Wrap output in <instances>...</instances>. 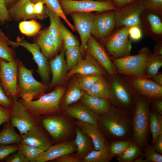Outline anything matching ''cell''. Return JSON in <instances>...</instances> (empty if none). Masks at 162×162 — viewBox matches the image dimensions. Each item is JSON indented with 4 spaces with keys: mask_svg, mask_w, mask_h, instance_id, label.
I'll return each mask as SVG.
<instances>
[{
    "mask_svg": "<svg viewBox=\"0 0 162 162\" xmlns=\"http://www.w3.org/2000/svg\"><path fill=\"white\" fill-rule=\"evenodd\" d=\"M99 128H101L112 142L132 140L131 112L112 106L103 114L98 116Z\"/></svg>",
    "mask_w": 162,
    "mask_h": 162,
    "instance_id": "1",
    "label": "cell"
},
{
    "mask_svg": "<svg viewBox=\"0 0 162 162\" xmlns=\"http://www.w3.org/2000/svg\"><path fill=\"white\" fill-rule=\"evenodd\" d=\"M109 82L111 105L122 110L131 111L140 94L130 85L124 77L117 73L110 76Z\"/></svg>",
    "mask_w": 162,
    "mask_h": 162,
    "instance_id": "2",
    "label": "cell"
},
{
    "mask_svg": "<svg viewBox=\"0 0 162 162\" xmlns=\"http://www.w3.org/2000/svg\"><path fill=\"white\" fill-rule=\"evenodd\" d=\"M150 110L149 100L140 95L131 111L132 139L134 143L141 148L148 143Z\"/></svg>",
    "mask_w": 162,
    "mask_h": 162,
    "instance_id": "3",
    "label": "cell"
},
{
    "mask_svg": "<svg viewBox=\"0 0 162 162\" xmlns=\"http://www.w3.org/2000/svg\"><path fill=\"white\" fill-rule=\"evenodd\" d=\"M17 59L18 98L25 102L38 99L44 94L48 85L37 80L34 77L33 70L27 68Z\"/></svg>",
    "mask_w": 162,
    "mask_h": 162,
    "instance_id": "4",
    "label": "cell"
},
{
    "mask_svg": "<svg viewBox=\"0 0 162 162\" xmlns=\"http://www.w3.org/2000/svg\"><path fill=\"white\" fill-rule=\"evenodd\" d=\"M64 92L63 87L58 86L35 100L28 102L18 100L33 117L37 118L42 115L52 114L58 111Z\"/></svg>",
    "mask_w": 162,
    "mask_h": 162,
    "instance_id": "5",
    "label": "cell"
},
{
    "mask_svg": "<svg viewBox=\"0 0 162 162\" xmlns=\"http://www.w3.org/2000/svg\"><path fill=\"white\" fill-rule=\"evenodd\" d=\"M149 53L148 50L144 48L136 55L112 59V61L117 73L124 76L146 77V65Z\"/></svg>",
    "mask_w": 162,
    "mask_h": 162,
    "instance_id": "6",
    "label": "cell"
},
{
    "mask_svg": "<svg viewBox=\"0 0 162 162\" xmlns=\"http://www.w3.org/2000/svg\"><path fill=\"white\" fill-rule=\"evenodd\" d=\"M65 14L74 12L90 13L115 10L116 8L110 1L92 0H59Z\"/></svg>",
    "mask_w": 162,
    "mask_h": 162,
    "instance_id": "7",
    "label": "cell"
},
{
    "mask_svg": "<svg viewBox=\"0 0 162 162\" xmlns=\"http://www.w3.org/2000/svg\"><path fill=\"white\" fill-rule=\"evenodd\" d=\"M0 83L10 98L18 99L17 59L7 62L0 58Z\"/></svg>",
    "mask_w": 162,
    "mask_h": 162,
    "instance_id": "8",
    "label": "cell"
},
{
    "mask_svg": "<svg viewBox=\"0 0 162 162\" xmlns=\"http://www.w3.org/2000/svg\"><path fill=\"white\" fill-rule=\"evenodd\" d=\"M9 45L21 46L28 50L32 54L33 59L38 66L37 72L40 76L41 82L48 85L50 82V71L48 59L41 52L36 43H30L24 39H18L16 42L10 40Z\"/></svg>",
    "mask_w": 162,
    "mask_h": 162,
    "instance_id": "9",
    "label": "cell"
},
{
    "mask_svg": "<svg viewBox=\"0 0 162 162\" xmlns=\"http://www.w3.org/2000/svg\"><path fill=\"white\" fill-rule=\"evenodd\" d=\"M130 85L141 95L148 98L150 101L162 99V86L147 77L124 76Z\"/></svg>",
    "mask_w": 162,
    "mask_h": 162,
    "instance_id": "10",
    "label": "cell"
},
{
    "mask_svg": "<svg viewBox=\"0 0 162 162\" xmlns=\"http://www.w3.org/2000/svg\"><path fill=\"white\" fill-rule=\"evenodd\" d=\"M129 28L124 26L114 33L108 40L106 48L113 59L130 55L132 45L128 39Z\"/></svg>",
    "mask_w": 162,
    "mask_h": 162,
    "instance_id": "11",
    "label": "cell"
},
{
    "mask_svg": "<svg viewBox=\"0 0 162 162\" xmlns=\"http://www.w3.org/2000/svg\"><path fill=\"white\" fill-rule=\"evenodd\" d=\"M13 106L9 121L18 129L21 135L27 132L37 124L35 118L26 110L17 99L12 100Z\"/></svg>",
    "mask_w": 162,
    "mask_h": 162,
    "instance_id": "12",
    "label": "cell"
},
{
    "mask_svg": "<svg viewBox=\"0 0 162 162\" xmlns=\"http://www.w3.org/2000/svg\"><path fill=\"white\" fill-rule=\"evenodd\" d=\"M145 9L141 2L123 7L115 14V27H139L140 24V15Z\"/></svg>",
    "mask_w": 162,
    "mask_h": 162,
    "instance_id": "13",
    "label": "cell"
},
{
    "mask_svg": "<svg viewBox=\"0 0 162 162\" xmlns=\"http://www.w3.org/2000/svg\"><path fill=\"white\" fill-rule=\"evenodd\" d=\"M74 24V27L80 37V46L82 55L87 49V41L91 36L94 16L90 13L74 12L70 14Z\"/></svg>",
    "mask_w": 162,
    "mask_h": 162,
    "instance_id": "14",
    "label": "cell"
},
{
    "mask_svg": "<svg viewBox=\"0 0 162 162\" xmlns=\"http://www.w3.org/2000/svg\"><path fill=\"white\" fill-rule=\"evenodd\" d=\"M86 50L88 53L99 63L109 76L117 74L116 68L106 51L91 36L87 41Z\"/></svg>",
    "mask_w": 162,
    "mask_h": 162,
    "instance_id": "15",
    "label": "cell"
},
{
    "mask_svg": "<svg viewBox=\"0 0 162 162\" xmlns=\"http://www.w3.org/2000/svg\"><path fill=\"white\" fill-rule=\"evenodd\" d=\"M69 71L66 75V80L76 74L80 75L96 74L103 76L107 73L103 67L88 53L84 59H82L75 67Z\"/></svg>",
    "mask_w": 162,
    "mask_h": 162,
    "instance_id": "16",
    "label": "cell"
},
{
    "mask_svg": "<svg viewBox=\"0 0 162 162\" xmlns=\"http://www.w3.org/2000/svg\"><path fill=\"white\" fill-rule=\"evenodd\" d=\"M21 135V140L20 143L37 147L45 151L51 145L49 139L38 124L26 133Z\"/></svg>",
    "mask_w": 162,
    "mask_h": 162,
    "instance_id": "17",
    "label": "cell"
},
{
    "mask_svg": "<svg viewBox=\"0 0 162 162\" xmlns=\"http://www.w3.org/2000/svg\"><path fill=\"white\" fill-rule=\"evenodd\" d=\"M52 78L48 85L49 88L62 84L65 79L67 67L63 50L51 59L49 62Z\"/></svg>",
    "mask_w": 162,
    "mask_h": 162,
    "instance_id": "18",
    "label": "cell"
},
{
    "mask_svg": "<svg viewBox=\"0 0 162 162\" xmlns=\"http://www.w3.org/2000/svg\"><path fill=\"white\" fill-rule=\"evenodd\" d=\"M42 123L50 136L56 139L65 136L70 130L68 123L59 116H51L46 117L42 119Z\"/></svg>",
    "mask_w": 162,
    "mask_h": 162,
    "instance_id": "19",
    "label": "cell"
},
{
    "mask_svg": "<svg viewBox=\"0 0 162 162\" xmlns=\"http://www.w3.org/2000/svg\"><path fill=\"white\" fill-rule=\"evenodd\" d=\"M75 150L74 144L69 142L51 145L40 154L37 162H45L55 160L63 155L71 154Z\"/></svg>",
    "mask_w": 162,
    "mask_h": 162,
    "instance_id": "20",
    "label": "cell"
},
{
    "mask_svg": "<svg viewBox=\"0 0 162 162\" xmlns=\"http://www.w3.org/2000/svg\"><path fill=\"white\" fill-rule=\"evenodd\" d=\"M78 125L91 138L94 150L107 149L105 137L98 128L90 124L78 120Z\"/></svg>",
    "mask_w": 162,
    "mask_h": 162,
    "instance_id": "21",
    "label": "cell"
},
{
    "mask_svg": "<svg viewBox=\"0 0 162 162\" xmlns=\"http://www.w3.org/2000/svg\"><path fill=\"white\" fill-rule=\"evenodd\" d=\"M84 106L98 116L106 112L112 106L109 100L100 98L83 93L82 97Z\"/></svg>",
    "mask_w": 162,
    "mask_h": 162,
    "instance_id": "22",
    "label": "cell"
},
{
    "mask_svg": "<svg viewBox=\"0 0 162 162\" xmlns=\"http://www.w3.org/2000/svg\"><path fill=\"white\" fill-rule=\"evenodd\" d=\"M66 113L70 116L99 128L98 121V116L85 106L76 105L69 107L67 109Z\"/></svg>",
    "mask_w": 162,
    "mask_h": 162,
    "instance_id": "23",
    "label": "cell"
},
{
    "mask_svg": "<svg viewBox=\"0 0 162 162\" xmlns=\"http://www.w3.org/2000/svg\"><path fill=\"white\" fill-rule=\"evenodd\" d=\"M41 52L48 59H52L58 50L49 31L48 28L43 31L36 43Z\"/></svg>",
    "mask_w": 162,
    "mask_h": 162,
    "instance_id": "24",
    "label": "cell"
},
{
    "mask_svg": "<svg viewBox=\"0 0 162 162\" xmlns=\"http://www.w3.org/2000/svg\"><path fill=\"white\" fill-rule=\"evenodd\" d=\"M44 12L49 17L50 24L48 28L49 32L58 50L63 41L62 35L61 23L59 17L46 6Z\"/></svg>",
    "mask_w": 162,
    "mask_h": 162,
    "instance_id": "25",
    "label": "cell"
},
{
    "mask_svg": "<svg viewBox=\"0 0 162 162\" xmlns=\"http://www.w3.org/2000/svg\"><path fill=\"white\" fill-rule=\"evenodd\" d=\"M0 131V144L9 145L20 143L21 135L18 134L9 120L5 122Z\"/></svg>",
    "mask_w": 162,
    "mask_h": 162,
    "instance_id": "26",
    "label": "cell"
},
{
    "mask_svg": "<svg viewBox=\"0 0 162 162\" xmlns=\"http://www.w3.org/2000/svg\"><path fill=\"white\" fill-rule=\"evenodd\" d=\"M103 76L86 92L90 95L109 100L110 97L109 82Z\"/></svg>",
    "mask_w": 162,
    "mask_h": 162,
    "instance_id": "27",
    "label": "cell"
},
{
    "mask_svg": "<svg viewBox=\"0 0 162 162\" xmlns=\"http://www.w3.org/2000/svg\"><path fill=\"white\" fill-rule=\"evenodd\" d=\"M110 33L107 23L105 20L104 14L94 16L91 34L99 38H103Z\"/></svg>",
    "mask_w": 162,
    "mask_h": 162,
    "instance_id": "28",
    "label": "cell"
},
{
    "mask_svg": "<svg viewBox=\"0 0 162 162\" xmlns=\"http://www.w3.org/2000/svg\"><path fill=\"white\" fill-rule=\"evenodd\" d=\"M149 126L152 134L153 145L157 137L162 134V116L152 109L150 111Z\"/></svg>",
    "mask_w": 162,
    "mask_h": 162,
    "instance_id": "29",
    "label": "cell"
},
{
    "mask_svg": "<svg viewBox=\"0 0 162 162\" xmlns=\"http://www.w3.org/2000/svg\"><path fill=\"white\" fill-rule=\"evenodd\" d=\"M162 66V56L149 53L146 65V76L148 78L152 79L158 72Z\"/></svg>",
    "mask_w": 162,
    "mask_h": 162,
    "instance_id": "30",
    "label": "cell"
},
{
    "mask_svg": "<svg viewBox=\"0 0 162 162\" xmlns=\"http://www.w3.org/2000/svg\"><path fill=\"white\" fill-rule=\"evenodd\" d=\"M10 40L0 29V58L7 62L16 59L14 50L9 46Z\"/></svg>",
    "mask_w": 162,
    "mask_h": 162,
    "instance_id": "31",
    "label": "cell"
},
{
    "mask_svg": "<svg viewBox=\"0 0 162 162\" xmlns=\"http://www.w3.org/2000/svg\"><path fill=\"white\" fill-rule=\"evenodd\" d=\"M33 2L40 1L45 4L47 8L53 12L59 17L62 18L68 25L70 28L75 31L74 26L72 24L66 17L59 0H31Z\"/></svg>",
    "mask_w": 162,
    "mask_h": 162,
    "instance_id": "32",
    "label": "cell"
},
{
    "mask_svg": "<svg viewBox=\"0 0 162 162\" xmlns=\"http://www.w3.org/2000/svg\"><path fill=\"white\" fill-rule=\"evenodd\" d=\"M65 55L68 70H70L82 59L80 46H76L66 49Z\"/></svg>",
    "mask_w": 162,
    "mask_h": 162,
    "instance_id": "33",
    "label": "cell"
},
{
    "mask_svg": "<svg viewBox=\"0 0 162 162\" xmlns=\"http://www.w3.org/2000/svg\"><path fill=\"white\" fill-rule=\"evenodd\" d=\"M115 156L110 154L107 149L93 150L86 156L84 162H109Z\"/></svg>",
    "mask_w": 162,
    "mask_h": 162,
    "instance_id": "34",
    "label": "cell"
},
{
    "mask_svg": "<svg viewBox=\"0 0 162 162\" xmlns=\"http://www.w3.org/2000/svg\"><path fill=\"white\" fill-rule=\"evenodd\" d=\"M141 148L134 143L120 154L116 156L119 162H133L138 157L143 154Z\"/></svg>",
    "mask_w": 162,
    "mask_h": 162,
    "instance_id": "35",
    "label": "cell"
},
{
    "mask_svg": "<svg viewBox=\"0 0 162 162\" xmlns=\"http://www.w3.org/2000/svg\"><path fill=\"white\" fill-rule=\"evenodd\" d=\"M19 29L22 34L28 36H32L37 34L40 31L41 26L34 20L23 21L19 25Z\"/></svg>",
    "mask_w": 162,
    "mask_h": 162,
    "instance_id": "36",
    "label": "cell"
},
{
    "mask_svg": "<svg viewBox=\"0 0 162 162\" xmlns=\"http://www.w3.org/2000/svg\"><path fill=\"white\" fill-rule=\"evenodd\" d=\"M18 150L30 162H37L39 155L45 151L37 147L22 143L19 144Z\"/></svg>",
    "mask_w": 162,
    "mask_h": 162,
    "instance_id": "37",
    "label": "cell"
},
{
    "mask_svg": "<svg viewBox=\"0 0 162 162\" xmlns=\"http://www.w3.org/2000/svg\"><path fill=\"white\" fill-rule=\"evenodd\" d=\"M134 143L132 139L112 141L109 146H107V150L110 154L116 157L123 152Z\"/></svg>",
    "mask_w": 162,
    "mask_h": 162,
    "instance_id": "38",
    "label": "cell"
},
{
    "mask_svg": "<svg viewBox=\"0 0 162 162\" xmlns=\"http://www.w3.org/2000/svg\"><path fill=\"white\" fill-rule=\"evenodd\" d=\"M81 90L76 81L72 85L66 94L64 100V104L67 106L70 105L82 98L83 93Z\"/></svg>",
    "mask_w": 162,
    "mask_h": 162,
    "instance_id": "39",
    "label": "cell"
},
{
    "mask_svg": "<svg viewBox=\"0 0 162 162\" xmlns=\"http://www.w3.org/2000/svg\"><path fill=\"white\" fill-rule=\"evenodd\" d=\"M102 76L96 74L80 75L77 82L80 88L86 92Z\"/></svg>",
    "mask_w": 162,
    "mask_h": 162,
    "instance_id": "40",
    "label": "cell"
},
{
    "mask_svg": "<svg viewBox=\"0 0 162 162\" xmlns=\"http://www.w3.org/2000/svg\"><path fill=\"white\" fill-rule=\"evenodd\" d=\"M34 4L31 0L26 2L20 8L16 18L24 20L37 18L34 12Z\"/></svg>",
    "mask_w": 162,
    "mask_h": 162,
    "instance_id": "41",
    "label": "cell"
},
{
    "mask_svg": "<svg viewBox=\"0 0 162 162\" xmlns=\"http://www.w3.org/2000/svg\"><path fill=\"white\" fill-rule=\"evenodd\" d=\"M63 40L65 49L73 46H79L80 43L76 37L62 23L61 25Z\"/></svg>",
    "mask_w": 162,
    "mask_h": 162,
    "instance_id": "42",
    "label": "cell"
},
{
    "mask_svg": "<svg viewBox=\"0 0 162 162\" xmlns=\"http://www.w3.org/2000/svg\"><path fill=\"white\" fill-rule=\"evenodd\" d=\"M76 136L75 143L77 150V154H82L85 153L88 150V143L86 136L78 129L76 130Z\"/></svg>",
    "mask_w": 162,
    "mask_h": 162,
    "instance_id": "43",
    "label": "cell"
},
{
    "mask_svg": "<svg viewBox=\"0 0 162 162\" xmlns=\"http://www.w3.org/2000/svg\"><path fill=\"white\" fill-rule=\"evenodd\" d=\"M145 162H162V155L156 151L152 146L147 144L143 147Z\"/></svg>",
    "mask_w": 162,
    "mask_h": 162,
    "instance_id": "44",
    "label": "cell"
},
{
    "mask_svg": "<svg viewBox=\"0 0 162 162\" xmlns=\"http://www.w3.org/2000/svg\"><path fill=\"white\" fill-rule=\"evenodd\" d=\"M147 18L153 32L157 34H161L162 23L159 17L156 14H150L148 15Z\"/></svg>",
    "mask_w": 162,
    "mask_h": 162,
    "instance_id": "45",
    "label": "cell"
},
{
    "mask_svg": "<svg viewBox=\"0 0 162 162\" xmlns=\"http://www.w3.org/2000/svg\"><path fill=\"white\" fill-rule=\"evenodd\" d=\"M19 149L18 144H0V160L5 159Z\"/></svg>",
    "mask_w": 162,
    "mask_h": 162,
    "instance_id": "46",
    "label": "cell"
},
{
    "mask_svg": "<svg viewBox=\"0 0 162 162\" xmlns=\"http://www.w3.org/2000/svg\"><path fill=\"white\" fill-rule=\"evenodd\" d=\"M5 159L6 162H29L27 158L19 150L11 154Z\"/></svg>",
    "mask_w": 162,
    "mask_h": 162,
    "instance_id": "47",
    "label": "cell"
},
{
    "mask_svg": "<svg viewBox=\"0 0 162 162\" xmlns=\"http://www.w3.org/2000/svg\"><path fill=\"white\" fill-rule=\"evenodd\" d=\"M8 9L4 0H0V24L10 20Z\"/></svg>",
    "mask_w": 162,
    "mask_h": 162,
    "instance_id": "48",
    "label": "cell"
},
{
    "mask_svg": "<svg viewBox=\"0 0 162 162\" xmlns=\"http://www.w3.org/2000/svg\"><path fill=\"white\" fill-rule=\"evenodd\" d=\"M0 105L11 109L13 106L12 100L5 94L0 84Z\"/></svg>",
    "mask_w": 162,
    "mask_h": 162,
    "instance_id": "49",
    "label": "cell"
},
{
    "mask_svg": "<svg viewBox=\"0 0 162 162\" xmlns=\"http://www.w3.org/2000/svg\"><path fill=\"white\" fill-rule=\"evenodd\" d=\"M31 0H18L8 9L10 15L12 17L16 18L21 7L26 2Z\"/></svg>",
    "mask_w": 162,
    "mask_h": 162,
    "instance_id": "50",
    "label": "cell"
},
{
    "mask_svg": "<svg viewBox=\"0 0 162 162\" xmlns=\"http://www.w3.org/2000/svg\"><path fill=\"white\" fill-rule=\"evenodd\" d=\"M145 8L152 10L160 9L162 7V0H146L143 4Z\"/></svg>",
    "mask_w": 162,
    "mask_h": 162,
    "instance_id": "51",
    "label": "cell"
},
{
    "mask_svg": "<svg viewBox=\"0 0 162 162\" xmlns=\"http://www.w3.org/2000/svg\"><path fill=\"white\" fill-rule=\"evenodd\" d=\"M44 3L41 1H37L34 3V12L37 18L39 19L43 18L44 12Z\"/></svg>",
    "mask_w": 162,
    "mask_h": 162,
    "instance_id": "52",
    "label": "cell"
},
{
    "mask_svg": "<svg viewBox=\"0 0 162 162\" xmlns=\"http://www.w3.org/2000/svg\"><path fill=\"white\" fill-rule=\"evenodd\" d=\"M128 32V35L133 40H139L142 37V32L138 26H133L129 27Z\"/></svg>",
    "mask_w": 162,
    "mask_h": 162,
    "instance_id": "53",
    "label": "cell"
},
{
    "mask_svg": "<svg viewBox=\"0 0 162 162\" xmlns=\"http://www.w3.org/2000/svg\"><path fill=\"white\" fill-rule=\"evenodd\" d=\"M11 112V109L0 105V126L9 120Z\"/></svg>",
    "mask_w": 162,
    "mask_h": 162,
    "instance_id": "54",
    "label": "cell"
},
{
    "mask_svg": "<svg viewBox=\"0 0 162 162\" xmlns=\"http://www.w3.org/2000/svg\"><path fill=\"white\" fill-rule=\"evenodd\" d=\"M152 103V110L160 115H162V99H157L150 101Z\"/></svg>",
    "mask_w": 162,
    "mask_h": 162,
    "instance_id": "55",
    "label": "cell"
},
{
    "mask_svg": "<svg viewBox=\"0 0 162 162\" xmlns=\"http://www.w3.org/2000/svg\"><path fill=\"white\" fill-rule=\"evenodd\" d=\"M70 154L63 155L55 160L58 162H80V160L69 155Z\"/></svg>",
    "mask_w": 162,
    "mask_h": 162,
    "instance_id": "56",
    "label": "cell"
},
{
    "mask_svg": "<svg viewBox=\"0 0 162 162\" xmlns=\"http://www.w3.org/2000/svg\"><path fill=\"white\" fill-rule=\"evenodd\" d=\"M154 149L160 154H162V134L158 136L153 144Z\"/></svg>",
    "mask_w": 162,
    "mask_h": 162,
    "instance_id": "57",
    "label": "cell"
},
{
    "mask_svg": "<svg viewBox=\"0 0 162 162\" xmlns=\"http://www.w3.org/2000/svg\"><path fill=\"white\" fill-rule=\"evenodd\" d=\"M156 83L162 86V73L158 72L152 79Z\"/></svg>",
    "mask_w": 162,
    "mask_h": 162,
    "instance_id": "58",
    "label": "cell"
},
{
    "mask_svg": "<svg viewBox=\"0 0 162 162\" xmlns=\"http://www.w3.org/2000/svg\"><path fill=\"white\" fill-rule=\"evenodd\" d=\"M118 7H122L136 0H113Z\"/></svg>",
    "mask_w": 162,
    "mask_h": 162,
    "instance_id": "59",
    "label": "cell"
},
{
    "mask_svg": "<svg viewBox=\"0 0 162 162\" xmlns=\"http://www.w3.org/2000/svg\"><path fill=\"white\" fill-rule=\"evenodd\" d=\"M16 0H4L6 6L8 9V8H10L14 4Z\"/></svg>",
    "mask_w": 162,
    "mask_h": 162,
    "instance_id": "60",
    "label": "cell"
},
{
    "mask_svg": "<svg viewBox=\"0 0 162 162\" xmlns=\"http://www.w3.org/2000/svg\"><path fill=\"white\" fill-rule=\"evenodd\" d=\"M134 162H145L144 157L143 154L139 156L136 158L133 161Z\"/></svg>",
    "mask_w": 162,
    "mask_h": 162,
    "instance_id": "61",
    "label": "cell"
},
{
    "mask_svg": "<svg viewBox=\"0 0 162 162\" xmlns=\"http://www.w3.org/2000/svg\"><path fill=\"white\" fill-rule=\"evenodd\" d=\"M96 0V1H102V0Z\"/></svg>",
    "mask_w": 162,
    "mask_h": 162,
    "instance_id": "62",
    "label": "cell"
},
{
    "mask_svg": "<svg viewBox=\"0 0 162 162\" xmlns=\"http://www.w3.org/2000/svg\"></svg>",
    "mask_w": 162,
    "mask_h": 162,
    "instance_id": "63",
    "label": "cell"
}]
</instances>
